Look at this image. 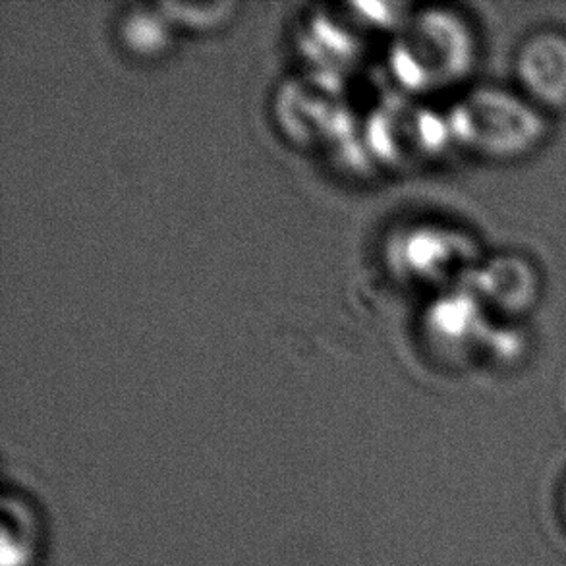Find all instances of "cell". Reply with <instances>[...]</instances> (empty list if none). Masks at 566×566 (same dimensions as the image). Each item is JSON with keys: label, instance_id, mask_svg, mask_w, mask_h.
<instances>
[{"label": "cell", "instance_id": "1", "mask_svg": "<svg viewBox=\"0 0 566 566\" xmlns=\"http://www.w3.org/2000/svg\"><path fill=\"white\" fill-rule=\"evenodd\" d=\"M462 134L485 157H521L539 144L544 123L516 97L497 90H480L462 105Z\"/></svg>", "mask_w": 566, "mask_h": 566}, {"label": "cell", "instance_id": "2", "mask_svg": "<svg viewBox=\"0 0 566 566\" xmlns=\"http://www.w3.org/2000/svg\"><path fill=\"white\" fill-rule=\"evenodd\" d=\"M522 90L537 105L553 111L566 107V35L542 31L522 45L516 59Z\"/></svg>", "mask_w": 566, "mask_h": 566}, {"label": "cell", "instance_id": "3", "mask_svg": "<svg viewBox=\"0 0 566 566\" xmlns=\"http://www.w3.org/2000/svg\"><path fill=\"white\" fill-rule=\"evenodd\" d=\"M511 261L513 258H501L483 269L482 292L483 298L490 300L491 304L505 307V312H518L528 306L530 298L536 294V276L526 269L518 279L509 281Z\"/></svg>", "mask_w": 566, "mask_h": 566}, {"label": "cell", "instance_id": "4", "mask_svg": "<svg viewBox=\"0 0 566 566\" xmlns=\"http://www.w3.org/2000/svg\"><path fill=\"white\" fill-rule=\"evenodd\" d=\"M563 509H565V516H566V488H565V497H563Z\"/></svg>", "mask_w": 566, "mask_h": 566}]
</instances>
